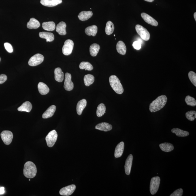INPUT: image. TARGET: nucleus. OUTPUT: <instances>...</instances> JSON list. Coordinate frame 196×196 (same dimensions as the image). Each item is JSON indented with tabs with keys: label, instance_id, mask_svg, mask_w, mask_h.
<instances>
[{
	"label": "nucleus",
	"instance_id": "nucleus-1",
	"mask_svg": "<svg viewBox=\"0 0 196 196\" xmlns=\"http://www.w3.org/2000/svg\"><path fill=\"white\" fill-rule=\"evenodd\" d=\"M167 101V97L164 95L158 97L150 103L149 110L152 113L156 112L161 110L165 106Z\"/></svg>",
	"mask_w": 196,
	"mask_h": 196
},
{
	"label": "nucleus",
	"instance_id": "nucleus-2",
	"mask_svg": "<svg viewBox=\"0 0 196 196\" xmlns=\"http://www.w3.org/2000/svg\"><path fill=\"white\" fill-rule=\"evenodd\" d=\"M37 172V168L33 162L28 161L24 165L23 174L28 178H33L36 176Z\"/></svg>",
	"mask_w": 196,
	"mask_h": 196
},
{
	"label": "nucleus",
	"instance_id": "nucleus-3",
	"mask_svg": "<svg viewBox=\"0 0 196 196\" xmlns=\"http://www.w3.org/2000/svg\"><path fill=\"white\" fill-rule=\"evenodd\" d=\"M109 82L113 89L118 94L123 93L124 89L120 81L115 75H112L109 78Z\"/></svg>",
	"mask_w": 196,
	"mask_h": 196
},
{
	"label": "nucleus",
	"instance_id": "nucleus-4",
	"mask_svg": "<svg viewBox=\"0 0 196 196\" xmlns=\"http://www.w3.org/2000/svg\"><path fill=\"white\" fill-rule=\"evenodd\" d=\"M160 181L161 179L159 177H155L152 178L150 186V191L151 194L154 195L157 193L159 189Z\"/></svg>",
	"mask_w": 196,
	"mask_h": 196
},
{
	"label": "nucleus",
	"instance_id": "nucleus-5",
	"mask_svg": "<svg viewBox=\"0 0 196 196\" xmlns=\"http://www.w3.org/2000/svg\"><path fill=\"white\" fill-rule=\"evenodd\" d=\"M58 134L55 130H53L49 132L46 138L47 145L51 148L55 144L58 138Z\"/></svg>",
	"mask_w": 196,
	"mask_h": 196
},
{
	"label": "nucleus",
	"instance_id": "nucleus-6",
	"mask_svg": "<svg viewBox=\"0 0 196 196\" xmlns=\"http://www.w3.org/2000/svg\"><path fill=\"white\" fill-rule=\"evenodd\" d=\"M135 30L137 33L144 40L148 41L149 40L150 34L145 28L142 26L137 24L135 26Z\"/></svg>",
	"mask_w": 196,
	"mask_h": 196
},
{
	"label": "nucleus",
	"instance_id": "nucleus-7",
	"mask_svg": "<svg viewBox=\"0 0 196 196\" xmlns=\"http://www.w3.org/2000/svg\"><path fill=\"white\" fill-rule=\"evenodd\" d=\"M44 59V56L42 54H36L30 58L28 64L31 66H36L42 63Z\"/></svg>",
	"mask_w": 196,
	"mask_h": 196
},
{
	"label": "nucleus",
	"instance_id": "nucleus-8",
	"mask_svg": "<svg viewBox=\"0 0 196 196\" xmlns=\"http://www.w3.org/2000/svg\"><path fill=\"white\" fill-rule=\"evenodd\" d=\"M74 47V43L70 39L67 40L65 42L63 48L62 52L65 55H69L72 53L73 49Z\"/></svg>",
	"mask_w": 196,
	"mask_h": 196
},
{
	"label": "nucleus",
	"instance_id": "nucleus-9",
	"mask_svg": "<svg viewBox=\"0 0 196 196\" xmlns=\"http://www.w3.org/2000/svg\"><path fill=\"white\" fill-rule=\"evenodd\" d=\"M2 140L5 145H8L12 142L13 135L12 132L9 131H4L1 134Z\"/></svg>",
	"mask_w": 196,
	"mask_h": 196
},
{
	"label": "nucleus",
	"instance_id": "nucleus-10",
	"mask_svg": "<svg viewBox=\"0 0 196 196\" xmlns=\"http://www.w3.org/2000/svg\"><path fill=\"white\" fill-rule=\"evenodd\" d=\"M71 79L72 76L70 73H65L64 87L67 91H71L74 88V84L71 80Z\"/></svg>",
	"mask_w": 196,
	"mask_h": 196
},
{
	"label": "nucleus",
	"instance_id": "nucleus-11",
	"mask_svg": "<svg viewBox=\"0 0 196 196\" xmlns=\"http://www.w3.org/2000/svg\"><path fill=\"white\" fill-rule=\"evenodd\" d=\"M76 186L74 184H72L62 188L60 190L59 193L62 196H68L72 194L76 189Z\"/></svg>",
	"mask_w": 196,
	"mask_h": 196
},
{
	"label": "nucleus",
	"instance_id": "nucleus-12",
	"mask_svg": "<svg viewBox=\"0 0 196 196\" xmlns=\"http://www.w3.org/2000/svg\"><path fill=\"white\" fill-rule=\"evenodd\" d=\"M141 16L143 19L147 23L152 26H157L158 25V22L151 16L145 13H142L141 14Z\"/></svg>",
	"mask_w": 196,
	"mask_h": 196
},
{
	"label": "nucleus",
	"instance_id": "nucleus-13",
	"mask_svg": "<svg viewBox=\"0 0 196 196\" xmlns=\"http://www.w3.org/2000/svg\"><path fill=\"white\" fill-rule=\"evenodd\" d=\"M133 160V155L132 154H130L126 160L125 165V172L127 175H129L131 173Z\"/></svg>",
	"mask_w": 196,
	"mask_h": 196
},
{
	"label": "nucleus",
	"instance_id": "nucleus-14",
	"mask_svg": "<svg viewBox=\"0 0 196 196\" xmlns=\"http://www.w3.org/2000/svg\"><path fill=\"white\" fill-rule=\"evenodd\" d=\"M62 2V0H41L40 1L41 5L48 7L55 6Z\"/></svg>",
	"mask_w": 196,
	"mask_h": 196
},
{
	"label": "nucleus",
	"instance_id": "nucleus-15",
	"mask_svg": "<svg viewBox=\"0 0 196 196\" xmlns=\"http://www.w3.org/2000/svg\"><path fill=\"white\" fill-rule=\"evenodd\" d=\"M95 129L100 131H108L112 129V126L107 122H102L96 125Z\"/></svg>",
	"mask_w": 196,
	"mask_h": 196
},
{
	"label": "nucleus",
	"instance_id": "nucleus-16",
	"mask_svg": "<svg viewBox=\"0 0 196 196\" xmlns=\"http://www.w3.org/2000/svg\"><path fill=\"white\" fill-rule=\"evenodd\" d=\"M56 110V107L55 105H52L42 115V118L46 119L52 117L54 115Z\"/></svg>",
	"mask_w": 196,
	"mask_h": 196
},
{
	"label": "nucleus",
	"instance_id": "nucleus-17",
	"mask_svg": "<svg viewBox=\"0 0 196 196\" xmlns=\"http://www.w3.org/2000/svg\"><path fill=\"white\" fill-rule=\"evenodd\" d=\"M124 149V143L123 142H121L116 147L115 150L114 156L115 158L121 157L123 153Z\"/></svg>",
	"mask_w": 196,
	"mask_h": 196
},
{
	"label": "nucleus",
	"instance_id": "nucleus-18",
	"mask_svg": "<svg viewBox=\"0 0 196 196\" xmlns=\"http://www.w3.org/2000/svg\"><path fill=\"white\" fill-rule=\"evenodd\" d=\"M66 24L65 22H60L56 26V31L60 35H65L67 34L66 31Z\"/></svg>",
	"mask_w": 196,
	"mask_h": 196
},
{
	"label": "nucleus",
	"instance_id": "nucleus-19",
	"mask_svg": "<svg viewBox=\"0 0 196 196\" xmlns=\"http://www.w3.org/2000/svg\"><path fill=\"white\" fill-rule=\"evenodd\" d=\"M86 104L87 101L86 99H82L79 101L76 107L77 114L79 115L82 114L83 110L86 106Z\"/></svg>",
	"mask_w": 196,
	"mask_h": 196
},
{
	"label": "nucleus",
	"instance_id": "nucleus-20",
	"mask_svg": "<svg viewBox=\"0 0 196 196\" xmlns=\"http://www.w3.org/2000/svg\"><path fill=\"white\" fill-rule=\"evenodd\" d=\"M93 15V12L91 11H83L79 14L78 18L80 20L84 21L89 19Z\"/></svg>",
	"mask_w": 196,
	"mask_h": 196
},
{
	"label": "nucleus",
	"instance_id": "nucleus-21",
	"mask_svg": "<svg viewBox=\"0 0 196 196\" xmlns=\"http://www.w3.org/2000/svg\"><path fill=\"white\" fill-rule=\"evenodd\" d=\"M54 78L58 82H62L64 79V73L60 68H56L54 71Z\"/></svg>",
	"mask_w": 196,
	"mask_h": 196
},
{
	"label": "nucleus",
	"instance_id": "nucleus-22",
	"mask_svg": "<svg viewBox=\"0 0 196 196\" xmlns=\"http://www.w3.org/2000/svg\"><path fill=\"white\" fill-rule=\"evenodd\" d=\"M32 108L33 106L31 103L27 101L24 103L21 106L19 107L18 110L20 112H31Z\"/></svg>",
	"mask_w": 196,
	"mask_h": 196
},
{
	"label": "nucleus",
	"instance_id": "nucleus-23",
	"mask_svg": "<svg viewBox=\"0 0 196 196\" xmlns=\"http://www.w3.org/2000/svg\"><path fill=\"white\" fill-rule=\"evenodd\" d=\"M40 37L41 38L46 39L47 42H51L54 40V35L53 33L48 32H40L39 33Z\"/></svg>",
	"mask_w": 196,
	"mask_h": 196
},
{
	"label": "nucleus",
	"instance_id": "nucleus-24",
	"mask_svg": "<svg viewBox=\"0 0 196 196\" xmlns=\"http://www.w3.org/2000/svg\"><path fill=\"white\" fill-rule=\"evenodd\" d=\"M39 92L41 95H46L49 93L50 89L46 84L42 82H40L38 84Z\"/></svg>",
	"mask_w": 196,
	"mask_h": 196
},
{
	"label": "nucleus",
	"instance_id": "nucleus-25",
	"mask_svg": "<svg viewBox=\"0 0 196 196\" xmlns=\"http://www.w3.org/2000/svg\"><path fill=\"white\" fill-rule=\"evenodd\" d=\"M116 49L118 53L122 55H125L127 52V47L123 41H119L116 45Z\"/></svg>",
	"mask_w": 196,
	"mask_h": 196
},
{
	"label": "nucleus",
	"instance_id": "nucleus-26",
	"mask_svg": "<svg viewBox=\"0 0 196 196\" xmlns=\"http://www.w3.org/2000/svg\"><path fill=\"white\" fill-rule=\"evenodd\" d=\"M40 24L38 20L34 18H31L27 24V27L28 29H37L40 26Z\"/></svg>",
	"mask_w": 196,
	"mask_h": 196
},
{
	"label": "nucleus",
	"instance_id": "nucleus-27",
	"mask_svg": "<svg viewBox=\"0 0 196 196\" xmlns=\"http://www.w3.org/2000/svg\"><path fill=\"white\" fill-rule=\"evenodd\" d=\"M159 147L161 150L166 152L172 151L174 149L173 145L169 143H164L159 145Z\"/></svg>",
	"mask_w": 196,
	"mask_h": 196
},
{
	"label": "nucleus",
	"instance_id": "nucleus-28",
	"mask_svg": "<svg viewBox=\"0 0 196 196\" xmlns=\"http://www.w3.org/2000/svg\"><path fill=\"white\" fill-rule=\"evenodd\" d=\"M43 29L46 31H53L55 29V24L53 22H44L42 24Z\"/></svg>",
	"mask_w": 196,
	"mask_h": 196
},
{
	"label": "nucleus",
	"instance_id": "nucleus-29",
	"mask_svg": "<svg viewBox=\"0 0 196 196\" xmlns=\"http://www.w3.org/2000/svg\"><path fill=\"white\" fill-rule=\"evenodd\" d=\"M98 28L96 25L89 26L86 28L85 30V33L88 36H92L95 37L96 35L97 32Z\"/></svg>",
	"mask_w": 196,
	"mask_h": 196
},
{
	"label": "nucleus",
	"instance_id": "nucleus-30",
	"mask_svg": "<svg viewBox=\"0 0 196 196\" xmlns=\"http://www.w3.org/2000/svg\"><path fill=\"white\" fill-rule=\"evenodd\" d=\"M173 133L175 134L177 136L180 137H185L189 135L188 132L181 130L179 128H173L171 131Z\"/></svg>",
	"mask_w": 196,
	"mask_h": 196
},
{
	"label": "nucleus",
	"instance_id": "nucleus-31",
	"mask_svg": "<svg viewBox=\"0 0 196 196\" xmlns=\"http://www.w3.org/2000/svg\"><path fill=\"white\" fill-rule=\"evenodd\" d=\"M100 48V47L99 44L94 43L90 46V53L91 55L93 57L97 56Z\"/></svg>",
	"mask_w": 196,
	"mask_h": 196
},
{
	"label": "nucleus",
	"instance_id": "nucleus-32",
	"mask_svg": "<svg viewBox=\"0 0 196 196\" xmlns=\"http://www.w3.org/2000/svg\"><path fill=\"white\" fill-rule=\"evenodd\" d=\"M84 80L85 85L86 86H89L93 84L95 81V77L93 75H86L84 77Z\"/></svg>",
	"mask_w": 196,
	"mask_h": 196
},
{
	"label": "nucleus",
	"instance_id": "nucleus-33",
	"mask_svg": "<svg viewBox=\"0 0 196 196\" xmlns=\"http://www.w3.org/2000/svg\"><path fill=\"white\" fill-rule=\"evenodd\" d=\"M106 108L105 105L103 103H101L98 105L97 107L96 114L98 117H101L105 114L106 112Z\"/></svg>",
	"mask_w": 196,
	"mask_h": 196
},
{
	"label": "nucleus",
	"instance_id": "nucleus-34",
	"mask_svg": "<svg viewBox=\"0 0 196 196\" xmlns=\"http://www.w3.org/2000/svg\"><path fill=\"white\" fill-rule=\"evenodd\" d=\"M114 23L109 21L107 22L106 27H105V31L107 35H110L114 33Z\"/></svg>",
	"mask_w": 196,
	"mask_h": 196
},
{
	"label": "nucleus",
	"instance_id": "nucleus-35",
	"mask_svg": "<svg viewBox=\"0 0 196 196\" xmlns=\"http://www.w3.org/2000/svg\"><path fill=\"white\" fill-rule=\"evenodd\" d=\"M79 68L81 69H85L89 71L92 70L93 68V66L89 62L85 61L81 62L79 65Z\"/></svg>",
	"mask_w": 196,
	"mask_h": 196
},
{
	"label": "nucleus",
	"instance_id": "nucleus-36",
	"mask_svg": "<svg viewBox=\"0 0 196 196\" xmlns=\"http://www.w3.org/2000/svg\"><path fill=\"white\" fill-rule=\"evenodd\" d=\"M187 104L189 106L195 107L196 105V101L194 98L188 95L187 96L185 99Z\"/></svg>",
	"mask_w": 196,
	"mask_h": 196
},
{
	"label": "nucleus",
	"instance_id": "nucleus-37",
	"mask_svg": "<svg viewBox=\"0 0 196 196\" xmlns=\"http://www.w3.org/2000/svg\"><path fill=\"white\" fill-rule=\"evenodd\" d=\"M186 117L190 121H193L196 118V112L195 111L191 110L186 113Z\"/></svg>",
	"mask_w": 196,
	"mask_h": 196
},
{
	"label": "nucleus",
	"instance_id": "nucleus-38",
	"mask_svg": "<svg viewBox=\"0 0 196 196\" xmlns=\"http://www.w3.org/2000/svg\"><path fill=\"white\" fill-rule=\"evenodd\" d=\"M188 78L194 86H196V74L193 71H190L188 74Z\"/></svg>",
	"mask_w": 196,
	"mask_h": 196
},
{
	"label": "nucleus",
	"instance_id": "nucleus-39",
	"mask_svg": "<svg viewBox=\"0 0 196 196\" xmlns=\"http://www.w3.org/2000/svg\"><path fill=\"white\" fill-rule=\"evenodd\" d=\"M183 193V190L182 188H179L171 194L170 196H182Z\"/></svg>",
	"mask_w": 196,
	"mask_h": 196
},
{
	"label": "nucleus",
	"instance_id": "nucleus-40",
	"mask_svg": "<svg viewBox=\"0 0 196 196\" xmlns=\"http://www.w3.org/2000/svg\"><path fill=\"white\" fill-rule=\"evenodd\" d=\"M4 46L5 50L9 53H12L13 51V48L12 45L9 43H5L4 44Z\"/></svg>",
	"mask_w": 196,
	"mask_h": 196
},
{
	"label": "nucleus",
	"instance_id": "nucleus-41",
	"mask_svg": "<svg viewBox=\"0 0 196 196\" xmlns=\"http://www.w3.org/2000/svg\"><path fill=\"white\" fill-rule=\"evenodd\" d=\"M133 47L137 50H139L141 48V43L139 41H135L133 44Z\"/></svg>",
	"mask_w": 196,
	"mask_h": 196
},
{
	"label": "nucleus",
	"instance_id": "nucleus-42",
	"mask_svg": "<svg viewBox=\"0 0 196 196\" xmlns=\"http://www.w3.org/2000/svg\"><path fill=\"white\" fill-rule=\"evenodd\" d=\"M7 79V77L6 75L5 74L0 75V84H2L6 82Z\"/></svg>",
	"mask_w": 196,
	"mask_h": 196
},
{
	"label": "nucleus",
	"instance_id": "nucleus-43",
	"mask_svg": "<svg viewBox=\"0 0 196 196\" xmlns=\"http://www.w3.org/2000/svg\"><path fill=\"white\" fill-rule=\"evenodd\" d=\"M5 193V188L4 187H0V194H2Z\"/></svg>",
	"mask_w": 196,
	"mask_h": 196
},
{
	"label": "nucleus",
	"instance_id": "nucleus-44",
	"mask_svg": "<svg viewBox=\"0 0 196 196\" xmlns=\"http://www.w3.org/2000/svg\"><path fill=\"white\" fill-rule=\"evenodd\" d=\"M145 1L150 2H153L154 0H145Z\"/></svg>",
	"mask_w": 196,
	"mask_h": 196
},
{
	"label": "nucleus",
	"instance_id": "nucleus-45",
	"mask_svg": "<svg viewBox=\"0 0 196 196\" xmlns=\"http://www.w3.org/2000/svg\"><path fill=\"white\" fill-rule=\"evenodd\" d=\"M194 18L195 20L196 21V13L195 12L194 14Z\"/></svg>",
	"mask_w": 196,
	"mask_h": 196
},
{
	"label": "nucleus",
	"instance_id": "nucleus-46",
	"mask_svg": "<svg viewBox=\"0 0 196 196\" xmlns=\"http://www.w3.org/2000/svg\"><path fill=\"white\" fill-rule=\"evenodd\" d=\"M1 58H0V61H1Z\"/></svg>",
	"mask_w": 196,
	"mask_h": 196
},
{
	"label": "nucleus",
	"instance_id": "nucleus-47",
	"mask_svg": "<svg viewBox=\"0 0 196 196\" xmlns=\"http://www.w3.org/2000/svg\"><path fill=\"white\" fill-rule=\"evenodd\" d=\"M29 181H30V179H29Z\"/></svg>",
	"mask_w": 196,
	"mask_h": 196
}]
</instances>
